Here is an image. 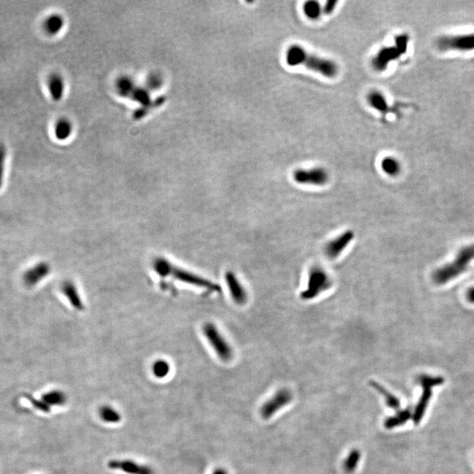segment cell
Masks as SVG:
<instances>
[{
  "label": "cell",
  "mask_w": 474,
  "mask_h": 474,
  "mask_svg": "<svg viewBox=\"0 0 474 474\" xmlns=\"http://www.w3.org/2000/svg\"><path fill=\"white\" fill-rule=\"evenodd\" d=\"M286 62L290 66L305 65L310 70L326 77H334L337 74V65L333 61L307 52L301 46L291 45L286 52Z\"/></svg>",
  "instance_id": "cell-1"
},
{
  "label": "cell",
  "mask_w": 474,
  "mask_h": 474,
  "mask_svg": "<svg viewBox=\"0 0 474 474\" xmlns=\"http://www.w3.org/2000/svg\"><path fill=\"white\" fill-rule=\"evenodd\" d=\"M154 269L156 273L161 277L172 276L175 279L186 283V284L195 285L197 287H201L208 291L220 292L221 287L215 283L211 282L204 277L197 276L195 274L189 272L187 270L177 268L173 264L168 262L165 258H157L154 262Z\"/></svg>",
  "instance_id": "cell-2"
},
{
  "label": "cell",
  "mask_w": 474,
  "mask_h": 474,
  "mask_svg": "<svg viewBox=\"0 0 474 474\" xmlns=\"http://www.w3.org/2000/svg\"><path fill=\"white\" fill-rule=\"evenodd\" d=\"M473 259L474 244H471L461 249L454 262L435 270L433 274V280L439 285L449 283V281L461 276Z\"/></svg>",
  "instance_id": "cell-3"
},
{
  "label": "cell",
  "mask_w": 474,
  "mask_h": 474,
  "mask_svg": "<svg viewBox=\"0 0 474 474\" xmlns=\"http://www.w3.org/2000/svg\"><path fill=\"white\" fill-rule=\"evenodd\" d=\"M332 285V280L323 268L314 266L309 272L307 285L300 294L303 300L308 301L319 297L324 291L329 290Z\"/></svg>",
  "instance_id": "cell-4"
},
{
  "label": "cell",
  "mask_w": 474,
  "mask_h": 474,
  "mask_svg": "<svg viewBox=\"0 0 474 474\" xmlns=\"http://www.w3.org/2000/svg\"><path fill=\"white\" fill-rule=\"evenodd\" d=\"M419 381L422 386V394L420 397V400L414 409V415H413L415 425L419 424L421 422V419L424 416L429 400L431 399L432 388L434 386H440L443 384L444 379L442 377H432V376L423 374L419 377Z\"/></svg>",
  "instance_id": "cell-5"
},
{
  "label": "cell",
  "mask_w": 474,
  "mask_h": 474,
  "mask_svg": "<svg viewBox=\"0 0 474 474\" xmlns=\"http://www.w3.org/2000/svg\"><path fill=\"white\" fill-rule=\"evenodd\" d=\"M203 333L218 357L222 361H230L233 358V350L217 327L214 323H206L203 327Z\"/></svg>",
  "instance_id": "cell-6"
},
{
  "label": "cell",
  "mask_w": 474,
  "mask_h": 474,
  "mask_svg": "<svg viewBox=\"0 0 474 474\" xmlns=\"http://www.w3.org/2000/svg\"><path fill=\"white\" fill-rule=\"evenodd\" d=\"M407 35H400L395 39L396 45L391 48H385L379 51L377 56L372 59V64L373 68L378 71H382L386 69L389 62L395 59L403 54L407 48Z\"/></svg>",
  "instance_id": "cell-7"
},
{
  "label": "cell",
  "mask_w": 474,
  "mask_h": 474,
  "mask_svg": "<svg viewBox=\"0 0 474 474\" xmlns=\"http://www.w3.org/2000/svg\"><path fill=\"white\" fill-rule=\"evenodd\" d=\"M291 400H292V394L289 390H279L278 392L275 393V395L272 398L267 400L266 402L262 406L260 409L261 416L263 419L272 417L277 411L280 410L281 408H283L290 403Z\"/></svg>",
  "instance_id": "cell-8"
},
{
  "label": "cell",
  "mask_w": 474,
  "mask_h": 474,
  "mask_svg": "<svg viewBox=\"0 0 474 474\" xmlns=\"http://www.w3.org/2000/svg\"><path fill=\"white\" fill-rule=\"evenodd\" d=\"M293 179L296 182L302 185L323 186L329 180V174L324 169L320 167L310 170L298 169L293 173Z\"/></svg>",
  "instance_id": "cell-9"
},
{
  "label": "cell",
  "mask_w": 474,
  "mask_h": 474,
  "mask_svg": "<svg viewBox=\"0 0 474 474\" xmlns=\"http://www.w3.org/2000/svg\"><path fill=\"white\" fill-rule=\"evenodd\" d=\"M354 232L352 230H346L337 237L332 239L324 247V254L330 260L337 259L342 255L345 249L354 238Z\"/></svg>",
  "instance_id": "cell-10"
},
{
  "label": "cell",
  "mask_w": 474,
  "mask_h": 474,
  "mask_svg": "<svg viewBox=\"0 0 474 474\" xmlns=\"http://www.w3.org/2000/svg\"><path fill=\"white\" fill-rule=\"evenodd\" d=\"M108 468L126 474H155L150 466L129 459L111 460L108 463Z\"/></svg>",
  "instance_id": "cell-11"
},
{
  "label": "cell",
  "mask_w": 474,
  "mask_h": 474,
  "mask_svg": "<svg viewBox=\"0 0 474 474\" xmlns=\"http://www.w3.org/2000/svg\"><path fill=\"white\" fill-rule=\"evenodd\" d=\"M225 280L235 303L239 305L246 304V302L248 300V294L243 285L241 284V282L236 277V275L233 271L228 270L225 274Z\"/></svg>",
  "instance_id": "cell-12"
},
{
  "label": "cell",
  "mask_w": 474,
  "mask_h": 474,
  "mask_svg": "<svg viewBox=\"0 0 474 474\" xmlns=\"http://www.w3.org/2000/svg\"><path fill=\"white\" fill-rule=\"evenodd\" d=\"M441 49H459L469 50L474 49V35L456 36V37H443L438 42Z\"/></svg>",
  "instance_id": "cell-13"
},
{
  "label": "cell",
  "mask_w": 474,
  "mask_h": 474,
  "mask_svg": "<svg viewBox=\"0 0 474 474\" xmlns=\"http://www.w3.org/2000/svg\"><path fill=\"white\" fill-rule=\"evenodd\" d=\"M50 271V266L47 263H39L32 267L24 274L23 281L27 286H34L47 277Z\"/></svg>",
  "instance_id": "cell-14"
},
{
  "label": "cell",
  "mask_w": 474,
  "mask_h": 474,
  "mask_svg": "<svg viewBox=\"0 0 474 474\" xmlns=\"http://www.w3.org/2000/svg\"><path fill=\"white\" fill-rule=\"evenodd\" d=\"M62 289L63 294L65 295L74 308L77 309V311H83L84 305L75 284L70 281H66L63 283Z\"/></svg>",
  "instance_id": "cell-15"
},
{
  "label": "cell",
  "mask_w": 474,
  "mask_h": 474,
  "mask_svg": "<svg viewBox=\"0 0 474 474\" xmlns=\"http://www.w3.org/2000/svg\"><path fill=\"white\" fill-rule=\"evenodd\" d=\"M410 418L411 412L409 409L399 411L394 416L387 418L384 423V426L387 429H393L396 427H400L401 425L405 424Z\"/></svg>",
  "instance_id": "cell-16"
},
{
  "label": "cell",
  "mask_w": 474,
  "mask_h": 474,
  "mask_svg": "<svg viewBox=\"0 0 474 474\" xmlns=\"http://www.w3.org/2000/svg\"><path fill=\"white\" fill-rule=\"evenodd\" d=\"M371 385L374 389L377 390L381 395L385 397L386 403L388 407L393 408V409H398L400 407V401L397 397L393 395L392 393H389L384 386L379 385V383L375 381H371Z\"/></svg>",
  "instance_id": "cell-17"
},
{
  "label": "cell",
  "mask_w": 474,
  "mask_h": 474,
  "mask_svg": "<svg viewBox=\"0 0 474 474\" xmlns=\"http://www.w3.org/2000/svg\"><path fill=\"white\" fill-rule=\"evenodd\" d=\"M99 417L106 423H118L121 420V415L118 411L111 406H103L98 411Z\"/></svg>",
  "instance_id": "cell-18"
},
{
  "label": "cell",
  "mask_w": 474,
  "mask_h": 474,
  "mask_svg": "<svg viewBox=\"0 0 474 474\" xmlns=\"http://www.w3.org/2000/svg\"><path fill=\"white\" fill-rule=\"evenodd\" d=\"M49 91L54 100H60L63 93V82L57 75H53L49 79Z\"/></svg>",
  "instance_id": "cell-19"
},
{
  "label": "cell",
  "mask_w": 474,
  "mask_h": 474,
  "mask_svg": "<svg viewBox=\"0 0 474 474\" xmlns=\"http://www.w3.org/2000/svg\"><path fill=\"white\" fill-rule=\"evenodd\" d=\"M361 454L358 449H353L349 453L346 459L344 460V469L347 473H353L358 467Z\"/></svg>",
  "instance_id": "cell-20"
},
{
  "label": "cell",
  "mask_w": 474,
  "mask_h": 474,
  "mask_svg": "<svg viewBox=\"0 0 474 474\" xmlns=\"http://www.w3.org/2000/svg\"><path fill=\"white\" fill-rule=\"evenodd\" d=\"M66 395L60 391H53L50 393H46L43 396V400L47 407H49V405L53 406H61L66 402Z\"/></svg>",
  "instance_id": "cell-21"
},
{
  "label": "cell",
  "mask_w": 474,
  "mask_h": 474,
  "mask_svg": "<svg viewBox=\"0 0 474 474\" xmlns=\"http://www.w3.org/2000/svg\"><path fill=\"white\" fill-rule=\"evenodd\" d=\"M368 102L373 108L377 109L380 112H386L387 110L386 99L384 96L378 91H372L368 95Z\"/></svg>",
  "instance_id": "cell-22"
},
{
  "label": "cell",
  "mask_w": 474,
  "mask_h": 474,
  "mask_svg": "<svg viewBox=\"0 0 474 474\" xmlns=\"http://www.w3.org/2000/svg\"><path fill=\"white\" fill-rule=\"evenodd\" d=\"M63 25V18L61 17L60 15L55 14V15H52V16L48 18V20L45 21L44 28H45L46 31L48 32L49 34L55 35L61 30Z\"/></svg>",
  "instance_id": "cell-23"
},
{
  "label": "cell",
  "mask_w": 474,
  "mask_h": 474,
  "mask_svg": "<svg viewBox=\"0 0 474 474\" xmlns=\"http://www.w3.org/2000/svg\"><path fill=\"white\" fill-rule=\"evenodd\" d=\"M381 167L383 171L390 176L398 175L400 171L399 162L392 157L385 158L381 163Z\"/></svg>",
  "instance_id": "cell-24"
},
{
  "label": "cell",
  "mask_w": 474,
  "mask_h": 474,
  "mask_svg": "<svg viewBox=\"0 0 474 474\" xmlns=\"http://www.w3.org/2000/svg\"><path fill=\"white\" fill-rule=\"evenodd\" d=\"M303 10L305 15L312 20H316L321 16V6L317 1H307L304 4Z\"/></svg>",
  "instance_id": "cell-25"
},
{
  "label": "cell",
  "mask_w": 474,
  "mask_h": 474,
  "mask_svg": "<svg viewBox=\"0 0 474 474\" xmlns=\"http://www.w3.org/2000/svg\"><path fill=\"white\" fill-rule=\"evenodd\" d=\"M170 372V365L167 361L160 359L153 365V373L158 379H164Z\"/></svg>",
  "instance_id": "cell-26"
},
{
  "label": "cell",
  "mask_w": 474,
  "mask_h": 474,
  "mask_svg": "<svg viewBox=\"0 0 474 474\" xmlns=\"http://www.w3.org/2000/svg\"><path fill=\"white\" fill-rule=\"evenodd\" d=\"M71 126L67 120H61L57 123L56 127V136L59 140H64L70 135Z\"/></svg>",
  "instance_id": "cell-27"
},
{
  "label": "cell",
  "mask_w": 474,
  "mask_h": 474,
  "mask_svg": "<svg viewBox=\"0 0 474 474\" xmlns=\"http://www.w3.org/2000/svg\"><path fill=\"white\" fill-rule=\"evenodd\" d=\"M6 154H7L6 147H4L2 144H0V187L3 183L4 166H5Z\"/></svg>",
  "instance_id": "cell-28"
},
{
  "label": "cell",
  "mask_w": 474,
  "mask_h": 474,
  "mask_svg": "<svg viewBox=\"0 0 474 474\" xmlns=\"http://www.w3.org/2000/svg\"><path fill=\"white\" fill-rule=\"evenodd\" d=\"M337 1H335V0H330V1H327L326 4H325V7L323 8L324 10V13L325 14H331L333 12L335 7L337 6Z\"/></svg>",
  "instance_id": "cell-29"
},
{
  "label": "cell",
  "mask_w": 474,
  "mask_h": 474,
  "mask_svg": "<svg viewBox=\"0 0 474 474\" xmlns=\"http://www.w3.org/2000/svg\"><path fill=\"white\" fill-rule=\"evenodd\" d=\"M467 298H468V300H469L470 303L474 304V287L470 289V290L468 291V292H467Z\"/></svg>",
  "instance_id": "cell-30"
},
{
  "label": "cell",
  "mask_w": 474,
  "mask_h": 474,
  "mask_svg": "<svg viewBox=\"0 0 474 474\" xmlns=\"http://www.w3.org/2000/svg\"><path fill=\"white\" fill-rule=\"evenodd\" d=\"M212 474H228V472H227V470L222 469V468H217L213 471Z\"/></svg>",
  "instance_id": "cell-31"
}]
</instances>
